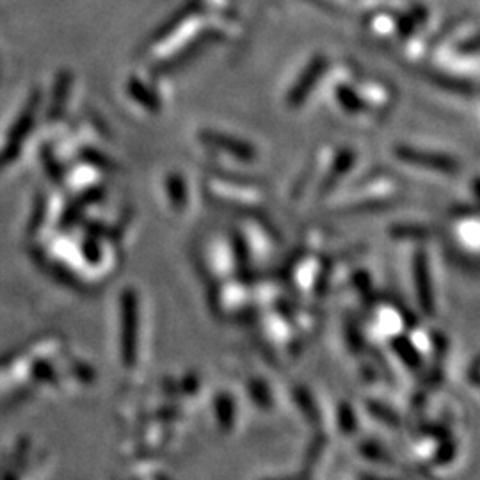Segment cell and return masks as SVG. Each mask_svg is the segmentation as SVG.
I'll use <instances>...</instances> for the list:
<instances>
[{"mask_svg": "<svg viewBox=\"0 0 480 480\" xmlns=\"http://www.w3.org/2000/svg\"><path fill=\"white\" fill-rule=\"evenodd\" d=\"M395 155L399 160L406 162V164L417 165V168L429 169V171L441 173V175H457L459 173V162L454 157L445 153H436V151L420 150V148L413 146H397Z\"/></svg>", "mask_w": 480, "mask_h": 480, "instance_id": "6da1fadb", "label": "cell"}, {"mask_svg": "<svg viewBox=\"0 0 480 480\" xmlns=\"http://www.w3.org/2000/svg\"><path fill=\"white\" fill-rule=\"evenodd\" d=\"M137 330H139V306L133 290L123 292L121 297V354L128 364L136 363Z\"/></svg>", "mask_w": 480, "mask_h": 480, "instance_id": "7a4b0ae2", "label": "cell"}, {"mask_svg": "<svg viewBox=\"0 0 480 480\" xmlns=\"http://www.w3.org/2000/svg\"><path fill=\"white\" fill-rule=\"evenodd\" d=\"M200 139L201 143H205L208 148H212V150L223 151V153L230 155V157H233L239 162H245V164L255 162L256 157H258L255 146H251V144L245 143V141L239 139V137L219 132V130L212 128L201 130Z\"/></svg>", "mask_w": 480, "mask_h": 480, "instance_id": "3957f363", "label": "cell"}, {"mask_svg": "<svg viewBox=\"0 0 480 480\" xmlns=\"http://www.w3.org/2000/svg\"><path fill=\"white\" fill-rule=\"evenodd\" d=\"M327 70V59L324 56H315L308 64L305 66V70L301 71V75L297 77L295 84L292 86L290 91L287 95V102L290 107H301L302 103L308 100V96L315 91L317 84H319L320 77L326 73Z\"/></svg>", "mask_w": 480, "mask_h": 480, "instance_id": "277c9868", "label": "cell"}, {"mask_svg": "<svg viewBox=\"0 0 480 480\" xmlns=\"http://www.w3.org/2000/svg\"><path fill=\"white\" fill-rule=\"evenodd\" d=\"M413 276L418 305L425 315H432L434 313V292H432L431 269H429V258L425 251H417L414 255Z\"/></svg>", "mask_w": 480, "mask_h": 480, "instance_id": "5b68a950", "label": "cell"}, {"mask_svg": "<svg viewBox=\"0 0 480 480\" xmlns=\"http://www.w3.org/2000/svg\"><path fill=\"white\" fill-rule=\"evenodd\" d=\"M221 39H223V32L218 31V29H208V31H203L200 36H198L196 39H193L190 43H187V45L183 46V48L180 50V52L176 53L175 57H171L169 61H165V63L162 64V70H164V71L176 70V68H180L182 64L189 63V61H193L194 57L200 56V53L203 52L207 46L214 45V43L221 41Z\"/></svg>", "mask_w": 480, "mask_h": 480, "instance_id": "8992f818", "label": "cell"}, {"mask_svg": "<svg viewBox=\"0 0 480 480\" xmlns=\"http://www.w3.org/2000/svg\"><path fill=\"white\" fill-rule=\"evenodd\" d=\"M201 6H203L201 0H187L183 6H180L178 9H176L175 13H173L171 16L164 21V24H162L160 27L155 31V34L151 36V43L164 41V39L168 38V36H171L176 29H180L187 20H190L194 14L200 13Z\"/></svg>", "mask_w": 480, "mask_h": 480, "instance_id": "52a82bcc", "label": "cell"}, {"mask_svg": "<svg viewBox=\"0 0 480 480\" xmlns=\"http://www.w3.org/2000/svg\"><path fill=\"white\" fill-rule=\"evenodd\" d=\"M164 189L169 198V203L176 212L185 210L189 203V189H187L185 178L180 173H169L164 178Z\"/></svg>", "mask_w": 480, "mask_h": 480, "instance_id": "ba28073f", "label": "cell"}, {"mask_svg": "<svg viewBox=\"0 0 480 480\" xmlns=\"http://www.w3.org/2000/svg\"><path fill=\"white\" fill-rule=\"evenodd\" d=\"M354 158H356L354 151H351V150L338 151L337 158H335L333 164H331L330 173H327L326 180H324V183H322V193H327V190L337 187V183L340 182V180L344 178L349 171H351V168L354 165Z\"/></svg>", "mask_w": 480, "mask_h": 480, "instance_id": "9c48e42d", "label": "cell"}, {"mask_svg": "<svg viewBox=\"0 0 480 480\" xmlns=\"http://www.w3.org/2000/svg\"><path fill=\"white\" fill-rule=\"evenodd\" d=\"M335 100L347 114H361L364 113V107H367L361 100L359 93L347 84H340L335 89Z\"/></svg>", "mask_w": 480, "mask_h": 480, "instance_id": "30bf717a", "label": "cell"}, {"mask_svg": "<svg viewBox=\"0 0 480 480\" xmlns=\"http://www.w3.org/2000/svg\"><path fill=\"white\" fill-rule=\"evenodd\" d=\"M215 418L223 431H230L235 424V400L228 393H221L215 399Z\"/></svg>", "mask_w": 480, "mask_h": 480, "instance_id": "8fae6325", "label": "cell"}, {"mask_svg": "<svg viewBox=\"0 0 480 480\" xmlns=\"http://www.w3.org/2000/svg\"><path fill=\"white\" fill-rule=\"evenodd\" d=\"M393 349L397 351L399 358L404 361L406 364H409L407 368H417L420 364L422 356H420V349L414 345L413 340H407L406 337H397L395 342H393Z\"/></svg>", "mask_w": 480, "mask_h": 480, "instance_id": "7c38bea8", "label": "cell"}, {"mask_svg": "<svg viewBox=\"0 0 480 480\" xmlns=\"http://www.w3.org/2000/svg\"><path fill=\"white\" fill-rule=\"evenodd\" d=\"M130 91H132L133 98H136L137 102L141 103V106L146 107L150 113H158V109H160V103H158L157 96H155V93H151L150 89H148L146 86L143 84V82L132 81V84H130Z\"/></svg>", "mask_w": 480, "mask_h": 480, "instance_id": "4fadbf2b", "label": "cell"}, {"mask_svg": "<svg viewBox=\"0 0 480 480\" xmlns=\"http://www.w3.org/2000/svg\"><path fill=\"white\" fill-rule=\"evenodd\" d=\"M270 393L269 389L265 388V384H262V382H251L249 384V397H251V400H255L256 404H260V406H269L270 404Z\"/></svg>", "mask_w": 480, "mask_h": 480, "instance_id": "5bb4252c", "label": "cell"}, {"mask_svg": "<svg viewBox=\"0 0 480 480\" xmlns=\"http://www.w3.org/2000/svg\"><path fill=\"white\" fill-rule=\"evenodd\" d=\"M338 418H340L342 429H344L345 432L356 431V417H354V411H352L351 407L342 406L340 411H338Z\"/></svg>", "mask_w": 480, "mask_h": 480, "instance_id": "9a60e30c", "label": "cell"}]
</instances>
